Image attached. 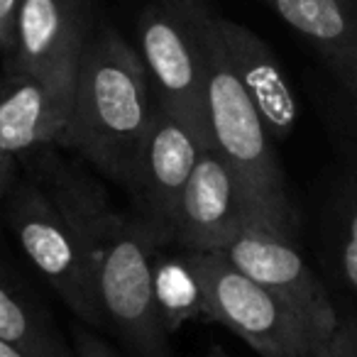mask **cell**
<instances>
[{"label": "cell", "mask_w": 357, "mask_h": 357, "mask_svg": "<svg viewBox=\"0 0 357 357\" xmlns=\"http://www.w3.org/2000/svg\"><path fill=\"white\" fill-rule=\"evenodd\" d=\"M47 147L20 159V178L3 201V220L40 279L84 326L103 328L84 230L89 176Z\"/></svg>", "instance_id": "obj_1"}, {"label": "cell", "mask_w": 357, "mask_h": 357, "mask_svg": "<svg viewBox=\"0 0 357 357\" xmlns=\"http://www.w3.org/2000/svg\"><path fill=\"white\" fill-rule=\"evenodd\" d=\"M152 113L154 98L139 52L105 27L86 42L81 54L71 118L59 149H74L128 189Z\"/></svg>", "instance_id": "obj_2"}, {"label": "cell", "mask_w": 357, "mask_h": 357, "mask_svg": "<svg viewBox=\"0 0 357 357\" xmlns=\"http://www.w3.org/2000/svg\"><path fill=\"white\" fill-rule=\"evenodd\" d=\"M84 230L103 328L132 357H172L154 287V252L164 245L159 235L139 215L115 213L96 181L84 199Z\"/></svg>", "instance_id": "obj_3"}, {"label": "cell", "mask_w": 357, "mask_h": 357, "mask_svg": "<svg viewBox=\"0 0 357 357\" xmlns=\"http://www.w3.org/2000/svg\"><path fill=\"white\" fill-rule=\"evenodd\" d=\"M215 15L206 32V123L211 147L238 178L255 223L296 240L298 213L291 204L274 139L257 108L240 86L215 30Z\"/></svg>", "instance_id": "obj_4"}, {"label": "cell", "mask_w": 357, "mask_h": 357, "mask_svg": "<svg viewBox=\"0 0 357 357\" xmlns=\"http://www.w3.org/2000/svg\"><path fill=\"white\" fill-rule=\"evenodd\" d=\"M184 257L199 279L208 323L228 328L259 357H323L326 337L220 252H184Z\"/></svg>", "instance_id": "obj_5"}, {"label": "cell", "mask_w": 357, "mask_h": 357, "mask_svg": "<svg viewBox=\"0 0 357 357\" xmlns=\"http://www.w3.org/2000/svg\"><path fill=\"white\" fill-rule=\"evenodd\" d=\"M211 15L213 8L206 0H149L137 17V52L154 103L206 135V32Z\"/></svg>", "instance_id": "obj_6"}, {"label": "cell", "mask_w": 357, "mask_h": 357, "mask_svg": "<svg viewBox=\"0 0 357 357\" xmlns=\"http://www.w3.org/2000/svg\"><path fill=\"white\" fill-rule=\"evenodd\" d=\"M206 147H211L208 135L154 103L152 123L139 147L128 191L137 215L164 245L172 243L178 204Z\"/></svg>", "instance_id": "obj_7"}, {"label": "cell", "mask_w": 357, "mask_h": 357, "mask_svg": "<svg viewBox=\"0 0 357 357\" xmlns=\"http://www.w3.org/2000/svg\"><path fill=\"white\" fill-rule=\"evenodd\" d=\"M218 252L235 269L289 303L313 331L331 340L340 316L323 282L298 252L296 240L267 225L248 223Z\"/></svg>", "instance_id": "obj_8"}, {"label": "cell", "mask_w": 357, "mask_h": 357, "mask_svg": "<svg viewBox=\"0 0 357 357\" xmlns=\"http://www.w3.org/2000/svg\"><path fill=\"white\" fill-rule=\"evenodd\" d=\"M76 66L47 74H3L0 149L17 162L47 147H61L71 118Z\"/></svg>", "instance_id": "obj_9"}, {"label": "cell", "mask_w": 357, "mask_h": 357, "mask_svg": "<svg viewBox=\"0 0 357 357\" xmlns=\"http://www.w3.org/2000/svg\"><path fill=\"white\" fill-rule=\"evenodd\" d=\"M255 223L238 178L206 147L178 204L172 243L184 252H218L240 228Z\"/></svg>", "instance_id": "obj_10"}, {"label": "cell", "mask_w": 357, "mask_h": 357, "mask_svg": "<svg viewBox=\"0 0 357 357\" xmlns=\"http://www.w3.org/2000/svg\"><path fill=\"white\" fill-rule=\"evenodd\" d=\"M215 30L230 69L257 108L267 132L274 142L287 139L301 120V103L284 74L282 61L257 32L240 22L215 15Z\"/></svg>", "instance_id": "obj_11"}, {"label": "cell", "mask_w": 357, "mask_h": 357, "mask_svg": "<svg viewBox=\"0 0 357 357\" xmlns=\"http://www.w3.org/2000/svg\"><path fill=\"white\" fill-rule=\"evenodd\" d=\"M89 40L84 0H20L15 50L3 74H47L76 66Z\"/></svg>", "instance_id": "obj_12"}, {"label": "cell", "mask_w": 357, "mask_h": 357, "mask_svg": "<svg viewBox=\"0 0 357 357\" xmlns=\"http://www.w3.org/2000/svg\"><path fill=\"white\" fill-rule=\"evenodd\" d=\"M0 340L30 357H76L54 318L0 262Z\"/></svg>", "instance_id": "obj_13"}, {"label": "cell", "mask_w": 357, "mask_h": 357, "mask_svg": "<svg viewBox=\"0 0 357 357\" xmlns=\"http://www.w3.org/2000/svg\"><path fill=\"white\" fill-rule=\"evenodd\" d=\"M326 59L357 42V0H262Z\"/></svg>", "instance_id": "obj_14"}, {"label": "cell", "mask_w": 357, "mask_h": 357, "mask_svg": "<svg viewBox=\"0 0 357 357\" xmlns=\"http://www.w3.org/2000/svg\"><path fill=\"white\" fill-rule=\"evenodd\" d=\"M326 248L337 284L357 296V178L345 172L326 206Z\"/></svg>", "instance_id": "obj_15"}, {"label": "cell", "mask_w": 357, "mask_h": 357, "mask_svg": "<svg viewBox=\"0 0 357 357\" xmlns=\"http://www.w3.org/2000/svg\"><path fill=\"white\" fill-rule=\"evenodd\" d=\"M154 287H157V301L167 331H172L176 321L184 323L189 318L206 321L199 279L186 257L174 259V262H154Z\"/></svg>", "instance_id": "obj_16"}, {"label": "cell", "mask_w": 357, "mask_h": 357, "mask_svg": "<svg viewBox=\"0 0 357 357\" xmlns=\"http://www.w3.org/2000/svg\"><path fill=\"white\" fill-rule=\"evenodd\" d=\"M326 64L340 84V89L345 91L350 108L357 113V42L337 52V54L326 56Z\"/></svg>", "instance_id": "obj_17"}, {"label": "cell", "mask_w": 357, "mask_h": 357, "mask_svg": "<svg viewBox=\"0 0 357 357\" xmlns=\"http://www.w3.org/2000/svg\"><path fill=\"white\" fill-rule=\"evenodd\" d=\"M323 357H357V313L337 321Z\"/></svg>", "instance_id": "obj_18"}, {"label": "cell", "mask_w": 357, "mask_h": 357, "mask_svg": "<svg viewBox=\"0 0 357 357\" xmlns=\"http://www.w3.org/2000/svg\"><path fill=\"white\" fill-rule=\"evenodd\" d=\"M335 137H337V147H340L345 164L352 176L357 178V113L352 110L350 115H342L335 120Z\"/></svg>", "instance_id": "obj_19"}, {"label": "cell", "mask_w": 357, "mask_h": 357, "mask_svg": "<svg viewBox=\"0 0 357 357\" xmlns=\"http://www.w3.org/2000/svg\"><path fill=\"white\" fill-rule=\"evenodd\" d=\"M20 0H0V56L8 64L15 50V20Z\"/></svg>", "instance_id": "obj_20"}, {"label": "cell", "mask_w": 357, "mask_h": 357, "mask_svg": "<svg viewBox=\"0 0 357 357\" xmlns=\"http://www.w3.org/2000/svg\"><path fill=\"white\" fill-rule=\"evenodd\" d=\"M76 357H118L115 350L105 340H100L93 331L86 326H74V340H71Z\"/></svg>", "instance_id": "obj_21"}, {"label": "cell", "mask_w": 357, "mask_h": 357, "mask_svg": "<svg viewBox=\"0 0 357 357\" xmlns=\"http://www.w3.org/2000/svg\"><path fill=\"white\" fill-rule=\"evenodd\" d=\"M20 174H22L20 162L0 149V204H3L6 196L10 194V189L15 186L17 178H20Z\"/></svg>", "instance_id": "obj_22"}, {"label": "cell", "mask_w": 357, "mask_h": 357, "mask_svg": "<svg viewBox=\"0 0 357 357\" xmlns=\"http://www.w3.org/2000/svg\"><path fill=\"white\" fill-rule=\"evenodd\" d=\"M0 357H30V355H25L22 350H17V347H13V345H8V342L0 340Z\"/></svg>", "instance_id": "obj_23"}, {"label": "cell", "mask_w": 357, "mask_h": 357, "mask_svg": "<svg viewBox=\"0 0 357 357\" xmlns=\"http://www.w3.org/2000/svg\"><path fill=\"white\" fill-rule=\"evenodd\" d=\"M204 357H230V355L225 350H220V347H211L208 355H204Z\"/></svg>", "instance_id": "obj_24"}]
</instances>
